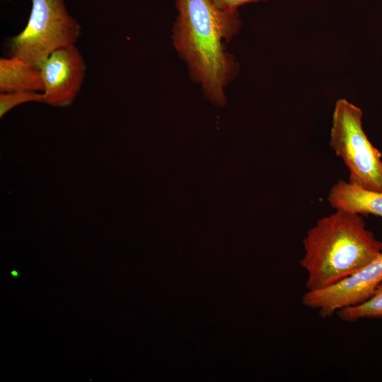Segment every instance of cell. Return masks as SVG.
<instances>
[{
  "label": "cell",
  "instance_id": "cell-1",
  "mask_svg": "<svg viewBox=\"0 0 382 382\" xmlns=\"http://www.w3.org/2000/svg\"><path fill=\"white\" fill-rule=\"evenodd\" d=\"M175 6L173 45L205 98L224 106L225 89L240 71L236 58L225 46L241 28L238 12L221 10L212 0H176Z\"/></svg>",
  "mask_w": 382,
  "mask_h": 382
},
{
  "label": "cell",
  "instance_id": "cell-2",
  "mask_svg": "<svg viewBox=\"0 0 382 382\" xmlns=\"http://www.w3.org/2000/svg\"><path fill=\"white\" fill-rule=\"evenodd\" d=\"M300 260L306 291L328 286L369 264L382 251V241L361 215L335 210L319 219L303 240Z\"/></svg>",
  "mask_w": 382,
  "mask_h": 382
},
{
  "label": "cell",
  "instance_id": "cell-3",
  "mask_svg": "<svg viewBox=\"0 0 382 382\" xmlns=\"http://www.w3.org/2000/svg\"><path fill=\"white\" fill-rule=\"evenodd\" d=\"M363 112L345 98L334 107L330 146L349 170V182L382 192V154L369 141L362 125Z\"/></svg>",
  "mask_w": 382,
  "mask_h": 382
},
{
  "label": "cell",
  "instance_id": "cell-4",
  "mask_svg": "<svg viewBox=\"0 0 382 382\" xmlns=\"http://www.w3.org/2000/svg\"><path fill=\"white\" fill-rule=\"evenodd\" d=\"M24 29L8 40L10 56L37 66L53 52L77 42L79 23L68 13L64 0H31Z\"/></svg>",
  "mask_w": 382,
  "mask_h": 382
},
{
  "label": "cell",
  "instance_id": "cell-5",
  "mask_svg": "<svg viewBox=\"0 0 382 382\" xmlns=\"http://www.w3.org/2000/svg\"><path fill=\"white\" fill-rule=\"evenodd\" d=\"M382 282V251L366 265L328 286L306 291L305 306L316 309L322 318L369 300Z\"/></svg>",
  "mask_w": 382,
  "mask_h": 382
},
{
  "label": "cell",
  "instance_id": "cell-6",
  "mask_svg": "<svg viewBox=\"0 0 382 382\" xmlns=\"http://www.w3.org/2000/svg\"><path fill=\"white\" fill-rule=\"evenodd\" d=\"M86 68L75 45L53 52L40 66L44 102L58 106L69 105L81 88Z\"/></svg>",
  "mask_w": 382,
  "mask_h": 382
},
{
  "label": "cell",
  "instance_id": "cell-7",
  "mask_svg": "<svg viewBox=\"0 0 382 382\" xmlns=\"http://www.w3.org/2000/svg\"><path fill=\"white\" fill-rule=\"evenodd\" d=\"M328 201L335 210L382 217V192L366 190L339 180L330 189Z\"/></svg>",
  "mask_w": 382,
  "mask_h": 382
},
{
  "label": "cell",
  "instance_id": "cell-8",
  "mask_svg": "<svg viewBox=\"0 0 382 382\" xmlns=\"http://www.w3.org/2000/svg\"><path fill=\"white\" fill-rule=\"evenodd\" d=\"M39 66L21 58L10 56L0 59V91H43Z\"/></svg>",
  "mask_w": 382,
  "mask_h": 382
},
{
  "label": "cell",
  "instance_id": "cell-9",
  "mask_svg": "<svg viewBox=\"0 0 382 382\" xmlns=\"http://www.w3.org/2000/svg\"><path fill=\"white\" fill-rule=\"evenodd\" d=\"M336 313L340 319L347 322L364 318H381L382 282L369 300L359 305L340 310Z\"/></svg>",
  "mask_w": 382,
  "mask_h": 382
},
{
  "label": "cell",
  "instance_id": "cell-10",
  "mask_svg": "<svg viewBox=\"0 0 382 382\" xmlns=\"http://www.w3.org/2000/svg\"><path fill=\"white\" fill-rule=\"evenodd\" d=\"M29 101L44 102L43 93H37L33 91L1 93L0 116L2 117L13 107Z\"/></svg>",
  "mask_w": 382,
  "mask_h": 382
},
{
  "label": "cell",
  "instance_id": "cell-11",
  "mask_svg": "<svg viewBox=\"0 0 382 382\" xmlns=\"http://www.w3.org/2000/svg\"><path fill=\"white\" fill-rule=\"evenodd\" d=\"M220 9L226 11H236L238 8L249 3H255L267 0H212Z\"/></svg>",
  "mask_w": 382,
  "mask_h": 382
}]
</instances>
